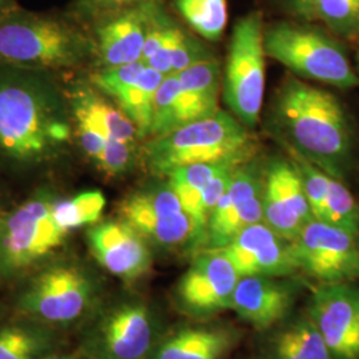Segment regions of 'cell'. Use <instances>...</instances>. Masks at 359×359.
<instances>
[{"label": "cell", "instance_id": "6da1fadb", "mask_svg": "<svg viewBox=\"0 0 359 359\" xmlns=\"http://www.w3.org/2000/svg\"><path fill=\"white\" fill-rule=\"evenodd\" d=\"M67 92L50 71L0 65V158L32 169L59 158L72 142Z\"/></svg>", "mask_w": 359, "mask_h": 359}, {"label": "cell", "instance_id": "7a4b0ae2", "mask_svg": "<svg viewBox=\"0 0 359 359\" xmlns=\"http://www.w3.org/2000/svg\"><path fill=\"white\" fill-rule=\"evenodd\" d=\"M270 135L330 177L345 181L353 161V128L339 99L298 77H286L268 117Z\"/></svg>", "mask_w": 359, "mask_h": 359}, {"label": "cell", "instance_id": "3957f363", "mask_svg": "<svg viewBox=\"0 0 359 359\" xmlns=\"http://www.w3.org/2000/svg\"><path fill=\"white\" fill-rule=\"evenodd\" d=\"M93 56L90 32L65 15L16 7L0 18V65L43 71L75 68Z\"/></svg>", "mask_w": 359, "mask_h": 359}, {"label": "cell", "instance_id": "277c9868", "mask_svg": "<svg viewBox=\"0 0 359 359\" xmlns=\"http://www.w3.org/2000/svg\"><path fill=\"white\" fill-rule=\"evenodd\" d=\"M255 135L231 112L197 120L167 135L151 137L140 149L142 164L154 177L165 179L177 168L226 161L243 165L257 156Z\"/></svg>", "mask_w": 359, "mask_h": 359}, {"label": "cell", "instance_id": "5b68a950", "mask_svg": "<svg viewBox=\"0 0 359 359\" xmlns=\"http://www.w3.org/2000/svg\"><path fill=\"white\" fill-rule=\"evenodd\" d=\"M15 299L19 317L53 329L84 321L100 304L96 274L77 259H52L31 273Z\"/></svg>", "mask_w": 359, "mask_h": 359}, {"label": "cell", "instance_id": "8992f818", "mask_svg": "<svg viewBox=\"0 0 359 359\" xmlns=\"http://www.w3.org/2000/svg\"><path fill=\"white\" fill-rule=\"evenodd\" d=\"M56 193L41 188L26 201L0 215V280L13 281L52 261L68 231L52 216Z\"/></svg>", "mask_w": 359, "mask_h": 359}, {"label": "cell", "instance_id": "52a82bcc", "mask_svg": "<svg viewBox=\"0 0 359 359\" xmlns=\"http://www.w3.org/2000/svg\"><path fill=\"white\" fill-rule=\"evenodd\" d=\"M161 337L154 306L140 297H123L90 313L79 348L90 359H147Z\"/></svg>", "mask_w": 359, "mask_h": 359}, {"label": "cell", "instance_id": "ba28073f", "mask_svg": "<svg viewBox=\"0 0 359 359\" xmlns=\"http://www.w3.org/2000/svg\"><path fill=\"white\" fill-rule=\"evenodd\" d=\"M266 57L290 69L295 76L316 80L339 90L359 86L345 47L316 27L278 22L264 31Z\"/></svg>", "mask_w": 359, "mask_h": 359}, {"label": "cell", "instance_id": "9c48e42d", "mask_svg": "<svg viewBox=\"0 0 359 359\" xmlns=\"http://www.w3.org/2000/svg\"><path fill=\"white\" fill-rule=\"evenodd\" d=\"M117 215L151 246L193 256L204 250L192 218L167 179L154 177L127 194L117 206Z\"/></svg>", "mask_w": 359, "mask_h": 359}, {"label": "cell", "instance_id": "30bf717a", "mask_svg": "<svg viewBox=\"0 0 359 359\" xmlns=\"http://www.w3.org/2000/svg\"><path fill=\"white\" fill-rule=\"evenodd\" d=\"M264 31L259 11L248 13L236 23L222 76L224 102L231 115L249 129L258 123L264 104Z\"/></svg>", "mask_w": 359, "mask_h": 359}, {"label": "cell", "instance_id": "8fae6325", "mask_svg": "<svg viewBox=\"0 0 359 359\" xmlns=\"http://www.w3.org/2000/svg\"><path fill=\"white\" fill-rule=\"evenodd\" d=\"M298 273L317 285L359 283V234L313 219L292 241Z\"/></svg>", "mask_w": 359, "mask_h": 359}, {"label": "cell", "instance_id": "7c38bea8", "mask_svg": "<svg viewBox=\"0 0 359 359\" xmlns=\"http://www.w3.org/2000/svg\"><path fill=\"white\" fill-rule=\"evenodd\" d=\"M240 276L231 261L218 250H201L175 286L180 311L196 321H206L231 309Z\"/></svg>", "mask_w": 359, "mask_h": 359}, {"label": "cell", "instance_id": "4fadbf2b", "mask_svg": "<svg viewBox=\"0 0 359 359\" xmlns=\"http://www.w3.org/2000/svg\"><path fill=\"white\" fill-rule=\"evenodd\" d=\"M265 168L256 156L234 169L228 191L208 219L204 250L222 249L246 226L264 221Z\"/></svg>", "mask_w": 359, "mask_h": 359}, {"label": "cell", "instance_id": "5bb4252c", "mask_svg": "<svg viewBox=\"0 0 359 359\" xmlns=\"http://www.w3.org/2000/svg\"><path fill=\"white\" fill-rule=\"evenodd\" d=\"M308 316L334 359H359V283L316 285Z\"/></svg>", "mask_w": 359, "mask_h": 359}, {"label": "cell", "instance_id": "9a60e30c", "mask_svg": "<svg viewBox=\"0 0 359 359\" xmlns=\"http://www.w3.org/2000/svg\"><path fill=\"white\" fill-rule=\"evenodd\" d=\"M87 244L97 264L124 283H136L152 269V246L120 218L99 221L90 226Z\"/></svg>", "mask_w": 359, "mask_h": 359}, {"label": "cell", "instance_id": "2e32d148", "mask_svg": "<svg viewBox=\"0 0 359 359\" xmlns=\"http://www.w3.org/2000/svg\"><path fill=\"white\" fill-rule=\"evenodd\" d=\"M164 79L163 74L140 60L100 69L92 75L90 84L120 107L144 140L151 135L154 96Z\"/></svg>", "mask_w": 359, "mask_h": 359}, {"label": "cell", "instance_id": "e0dca14e", "mask_svg": "<svg viewBox=\"0 0 359 359\" xmlns=\"http://www.w3.org/2000/svg\"><path fill=\"white\" fill-rule=\"evenodd\" d=\"M262 208L264 222L287 241H294L304 226L316 219L292 160L274 158L266 164Z\"/></svg>", "mask_w": 359, "mask_h": 359}, {"label": "cell", "instance_id": "ac0fdd59", "mask_svg": "<svg viewBox=\"0 0 359 359\" xmlns=\"http://www.w3.org/2000/svg\"><path fill=\"white\" fill-rule=\"evenodd\" d=\"M149 8L151 0H142L100 16L88 25L93 56L99 59L100 69L142 60Z\"/></svg>", "mask_w": 359, "mask_h": 359}, {"label": "cell", "instance_id": "d6986e66", "mask_svg": "<svg viewBox=\"0 0 359 359\" xmlns=\"http://www.w3.org/2000/svg\"><path fill=\"white\" fill-rule=\"evenodd\" d=\"M218 252L231 261L240 277L283 278L298 273L292 241L271 231L265 222L246 226Z\"/></svg>", "mask_w": 359, "mask_h": 359}, {"label": "cell", "instance_id": "ffe728a7", "mask_svg": "<svg viewBox=\"0 0 359 359\" xmlns=\"http://www.w3.org/2000/svg\"><path fill=\"white\" fill-rule=\"evenodd\" d=\"M292 283L274 277H241L231 299V310L257 330H268L283 321L293 308Z\"/></svg>", "mask_w": 359, "mask_h": 359}, {"label": "cell", "instance_id": "44dd1931", "mask_svg": "<svg viewBox=\"0 0 359 359\" xmlns=\"http://www.w3.org/2000/svg\"><path fill=\"white\" fill-rule=\"evenodd\" d=\"M240 338L231 326L198 321L163 334L147 359H222Z\"/></svg>", "mask_w": 359, "mask_h": 359}, {"label": "cell", "instance_id": "7402d4cb", "mask_svg": "<svg viewBox=\"0 0 359 359\" xmlns=\"http://www.w3.org/2000/svg\"><path fill=\"white\" fill-rule=\"evenodd\" d=\"M71 111L88 117L107 135L120 142L136 144L139 132L120 107L92 84H77L67 92Z\"/></svg>", "mask_w": 359, "mask_h": 359}, {"label": "cell", "instance_id": "603a6c76", "mask_svg": "<svg viewBox=\"0 0 359 359\" xmlns=\"http://www.w3.org/2000/svg\"><path fill=\"white\" fill-rule=\"evenodd\" d=\"M57 329L27 318L0 323V359H41L60 350Z\"/></svg>", "mask_w": 359, "mask_h": 359}, {"label": "cell", "instance_id": "cb8c5ba5", "mask_svg": "<svg viewBox=\"0 0 359 359\" xmlns=\"http://www.w3.org/2000/svg\"><path fill=\"white\" fill-rule=\"evenodd\" d=\"M273 359H334L311 318L302 316L276 335Z\"/></svg>", "mask_w": 359, "mask_h": 359}, {"label": "cell", "instance_id": "d4e9b609", "mask_svg": "<svg viewBox=\"0 0 359 359\" xmlns=\"http://www.w3.org/2000/svg\"><path fill=\"white\" fill-rule=\"evenodd\" d=\"M191 123L192 111L179 79L175 74L168 75L154 96L152 127L148 139L167 135Z\"/></svg>", "mask_w": 359, "mask_h": 359}, {"label": "cell", "instance_id": "484cf974", "mask_svg": "<svg viewBox=\"0 0 359 359\" xmlns=\"http://www.w3.org/2000/svg\"><path fill=\"white\" fill-rule=\"evenodd\" d=\"M105 205L103 193L88 191L68 198L57 197L52 206V216L62 229L69 233L84 226L90 228L102 221Z\"/></svg>", "mask_w": 359, "mask_h": 359}, {"label": "cell", "instance_id": "4316f807", "mask_svg": "<svg viewBox=\"0 0 359 359\" xmlns=\"http://www.w3.org/2000/svg\"><path fill=\"white\" fill-rule=\"evenodd\" d=\"M173 7L200 38L218 41L228 23L226 0H173Z\"/></svg>", "mask_w": 359, "mask_h": 359}, {"label": "cell", "instance_id": "83f0119b", "mask_svg": "<svg viewBox=\"0 0 359 359\" xmlns=\"http://www.w3.org/2000/svg\"><path fill=\"white\" fill-rule=\"evenodd\" d=\"M313 20H321L338 38H358L359 0H314Z\"/></svg>", "mask_w": 359, "mask_h": 359}, {"label": "cell", "instance_id": "f1b7e54d", "mask_svg": "<svg viewBox=\"0 0 359 359\" xmlns=\"http://www.w3.org/2000/svg\"><path fill=\"white\" fill-rule=\"evenodd\" d=\"M322 221L359 234V203L344 181L334 177L330 180L327 203Z\"/></svg>", "mask_w": 359, "mask_h": 359}, {"label": "cell", "instance_id": "f546056e", "mask_svg": "<svg viewBox=\"0 0 359 359\" xmlns=\"http://www.w3.org/2000/svg\"><path fill=\"white\" fill-rule=\"evenodd\" d=\"M175 75L184 90H191L208 100L218 103V95L222 86V72L216 57L188 67Z\"/></svg>", "mask_w": 359, "mask_h": 359}, {"label": "cell", "instance_id": "4dcf8cb0", "mask_svg": "<svg viewBox=\"0 0 359 359\" xmlns=\"http://www.w3.org/2000/svg\"><path fill=\"white\" fill-rule=\"evenodd\" d=\"M290 157L299 172L311 213L316 219L322 221L325 216L332 177L298 154H290Z\"/></svg>", "mask_w": 359, "mask_h": 359}, {"label": "cell", "instance_id": "1f68e13d", "mask_svg": "<svg viewBox=\"0 0 359 359\" xmlns=\"http://www.w3.org/2000/svg\"><path fill=\"white\" fill-rule=\"evenodd\" d=\"M216 57L213 51L204 43V39L196 38L184 29L176 47L172 62V74L187 69L188 67Z\"/></svg>", "mask_w": 359, "mask_h": 359}, {"label": "cell", "instance_id": "d6a6232c", "mask_svg": "<svg viewBox=\"0 0 359 359\" xmlns=\"http://www.w3.org/2000/svg\"><path fill=\"white\" fill-rule=\"evenodd\" d=\"M142 0H74L67 15L83 26H88L97 18L114 13L120 8L136 4Z\"/></svg>", "mask_w": 359, "mask_h": 359}, {"label": "cell", "instance_id": "836d02e7", "mask_svg": "<svg viewBox=\"0 0 359 359\" xmlns=\"http://www.w3.org/2000/svg\"><path fill=\"white\" fill-rule=\"evenodd\" d=\"M185 28L180 26L179 23L172 18V15L168 19L167 26L163 39L160 41V46L154 56L147 62V65L152 67L157 72L163 74L164 76L172 75V62L173 55L176 51V47L179 44L180 38L182 35Z\"/></svg>", "mask_w": 359, "mask_h": 359}, {"label": "cell", "instance_id": "e575fe53", "mask_svg": "<svg viewBox=\"0 0 359 359\" xmlns=\"http://www.w3.org/2000/svg\"><path fill=\"white\" fill-rule=\"evenodd\" d=\"M236 168L238 167L228 168L219 172L217 176L206 185L201 197V212L205 218L206 225H208V219L210 217V213L217 205L221 197L228 191Z\"/></svg>", "mask_w": 359, "mask_h": 359}, {"label": "cell", "instance_id": "d590c367", "mask_svg": "<svg viewBox=\"0 0 359 359\" xmlns=\"http://www.w3.org/2000/svg\"><path fill=\"white\" fill-rule=\"evenodd\" d=\"M283 1L295 16L308 22L313 20L314 0H283Z\"/></svg>", "mask_w": 359, "mask_h": 359}, {"label": "cell", "instance_id": "8d00e7d4", "mask_svg": "<svg viewBox=\"0 0 359 359\" xmlns=\"http://www.w3.org/2000/svg\"><path fill=\"white\" fill-rule=\"evenodd\" d=\"M41 359H90L88 355H86L80 348L74 350V351H53L51 354L43 357Z\"/></svg>", "mask_w": 359, "mask_h": 359}, {"label": "cell", "instance_id": "74e56055", "mask_svg": "<svg viewBox=\"0 0 359 359\" xmlns=\"http://www.w3.org/2000/svg\"><path fill=\"white\" fill-rule=\"evenodd\" d=\"M16 7H19L16 0H0V18L11 13Z\"/></svg>", "mask_w": 359, "mask_h": 359}, {"label": "cell", "instance_id": "f35d334b", "mask_svg": "<svg viewBox=\"0 0 359 359\" xmlns=\"http://www.w3.org/2000/svg\"><path fill=\"white\" fill-rule=\"evenodd\" d=\"M3 212H6V209L3 208V198H1V194H0V215H1Z\"/></svg>", "mask_w": 359, "mask_h": 359}, {"label": "cell", "instance_id": "ab89813d", "mask_svg": "<svg viewBox=\"0 0 359 359\" xmlns=\"http://www.w3.org/2000/svg\"><path fill=\"white\" fill-rule=\"evenodd\" d=\"M1 316H3V308L0 306V320H1Z\"/></svg>", "mask_w": 359, "mask_h": 359}]
</instances>
